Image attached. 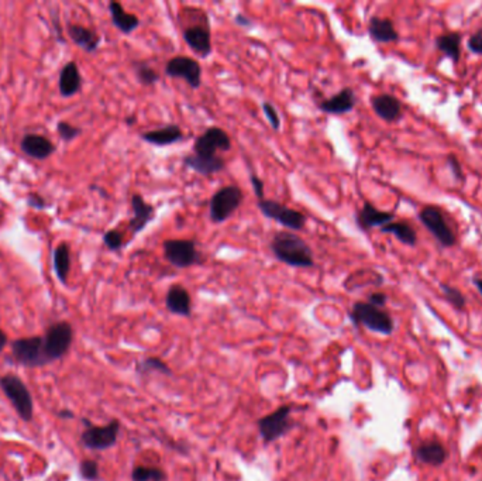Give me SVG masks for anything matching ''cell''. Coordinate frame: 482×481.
Masks as SVG:
<instances>
[{
    "label": "cell",
    "mask_w": 482,
    "mask_h": 481,
    "mask_svg": "<svg viewBox=\"0 0 482 481\" xmlns=\"http://www.w3.org/2000/svg\"><path fill=\"white\" fill-rule=\"evenodd\" d=\"M179 23H188L182 28V38L199 58L212 56V30L209 15L198 8H185L179 13Z\"/></svg>",
    "instance_id": "obj_1"
},
{
    "label": "cell",
    "mask_w": 482,
    "mask_h": 481,
    "mask_svg": "<svg viewBox=\"0 0 482 481\" xmlns=\"http://www.w3.org/2000/svg\"><path fill=\"white\" fill-rule=\"evenodd\" d=\"M269 249L275 259L294 268H312L315 267V257L312 247L306 240L297 233L289 230L276 231L269 243Z\"/></svg>",
    "instance_id": "obj_2"
},
{
    "label": "cell",
    "mask_w": 482,
    "mask_h": 481,
    "mask_svg": "<svg viewBox=\"0 0 482 481\" xmlns=\"http://www.w3.org/2000/svg\"><path fill=\"white\" fill-rule=\"evenodd\" d=\"M0 390L3 391L19 418L30 422L34 416V402L30 390L24 381L16 374H5L0 377Z\"/></svg>",
    "instance_id": "obj_3"
},
{
    "label": "cell",
    "mask_w": 482,
    "mask_h": 481,
    "mask_svg": "<svg viewBox=\"0 0 482 481\" xmlns=\"http://www.w3.org/2000/svg\"><path fill=\"white\" fill-rule=\"evenodd\" d=\"M244 192L237 185L219 188L209 204V218L213 223H224L243 205Z\"/></svg>",
    "instance_id": "obj_4"
},
{
    "label": "cell",
    "mask_w": 482,
    "mask_h": 481,
    "mask_svg": "<svg viewBox=\"0 0 482 481\" xmlns=\"http://www.w3.org/2000/svg\"><path fill=\"white\" fill-rule=\"evenodd\" d=\"M74 341L72 325L67 320L56 322L48 327L42 336L44 354L48 364L61 360L71 349Z\"/></svg>",
    "instance_id": "obj_5"
},
{
    "label": "cell",
    "mask_w": 482,
    "mask_h": 481,
    "mask_svg": "<svg viewBox=\"0 0 482 481\" xmlns=\"http://www.w3.org/2000/svg\"><path fill=\"white\" fill-rule=\"evenodd\" d=\"M350 319L356 326H365L376 333L391 334L394 330L391 315L369 302H356L350 311Z\"/></svg>",
    "instance_id": "obj_6"
},
{
    "label": "cell",
    "mask_w": 482,
    "mask_h": 481,
    "mask_svg": "<svg viewBox=\"0 0 482 481\" xmlns=\"http://www.w3.org/2000/svg\"><path fill=\"white\" fill-rule=\"evenodd\" d=\"M163 253L164 259L176 268H189L203 261L197 242L192 238H168L163 243Z\"/></svg>",
    "instance_id": "obj_7"
},
{
    "label": "cell",
    "mask_w": 482,
    "mask_h": 481,
    "mask_svg": "<svg viewBox=\"0 0 482 481\" xmlns=\"http://www.w3.org/2000/svg\"><path fill=\"white\" fill-rule=\"evenodd\" d=\"M85 423V430L81 435V443L90 450H106L116 445L120 422L117 419L110 421L106 426H94L86 418L82 419Z\"/></svg>",
    "instance_id": "obj_8"
},
{
    "label": "cell",
    "mask_w": 482,
    "mask_h": 481,
    "mask_svg": "<svg viewBox=\"0 0 482 481\" xmlns=\"http://www.w3.org/2000/svg\"><path fill=\"white\" fill-rule=\"evenodd\" d=\"M257 206L264 218L278 222L281 226L286 227L288 230L299 231V230H304L306 226L308 218L302 212L289 208L274 199L264 198L258 201Z\"/></svg>",
    "instance_id": "obj_9"
},
{
    "label": "cell",
    "mask_w": 482,
    "mask_h": 481,
    "mask_svg": "<svg viewBox=\"0 0 482 481\" xmlns=\"http://www.w3.org/2000/svg\"><path fill=\"white\" fill-rule=\"evenodd\" d=\"M291 405H282L272 414L258 419V430L264 443H272L286 435L294 427V421L291 419Z\"/></svg>",
    "instance_id": "obj_10"
},
{
    "label": "cell",
    "mask_w": 482,
    "mask_h": 481,
    "mask_svg": "<svg viewBox=\"0 0 482 481\" xmlns=\"http://www.w3.org/2000/svg\"><path fill=\"white\" fill-rule=\"evenodd\" d=\"M12 354L13 359L27 367H44L48 364L44 346H42V336H28V338H20L12 342Z\"/></svg>",
    "instance_id": "obj_11"
},
{
    "label": "cell",
    "mask_w": 482,
    "mask_h": 481,
    "mask_svg": "<svg viewBox=\"0 0 482 481\" xmlns=\"http://www.w3.org/2000/svg\"><path fill=\"white\" fill-rule=\"evenodd\" d=\"M165 74L172 79H182L194 90L199 89L202 85V67L199 61L190 57H172L165 65Z\"/></svg>",
    "instance_id": "obj_12"
},
{
    "label": "cell",
    "mask_w": 482,
    "mask_h": 481,
    "mask_svg": "<svg viewBox=\"0 0 482 481\" xmlns=\"http://www.w3.org/2000/svg\"><path fill=\"white\" fill-rule=\"evenodd\" d=\"M419 219L442 246L451 247L456 245V234L447 225L446 218L439 208L424 206L419 213Z\"/></svg>",
    "instance_id": "obj_13"
},
{
    "label": "cell",
    "mask_w": 482,
    "mask_h": 481,
    "mask_svg": "<svg viewBox=\"0 0 482 481\" xmlns=\"http://www.w3.org/2000/svg\"><path fill=\"white\" fill-rule=\"evenodd\" d=\"M231 149V138L227 131L220 127L206 129L194 142V154L201 157H215L220 152Z\"/></svg>",
    "instance_id": "obj_14"
},
{
    "label": "cell",
    "mask_w": 482,
    "mask_h": 481,
    "mask_svg": "<svg viewBox=\"0 0 482 481\" xmlns=\"http://www.w3.org/2000/svg\"><path fill=\"white\" fill-rule=\"evenodd\" d=\"M357 105V96L353 88H343L342 90L333 95L331 98L323 99L317 104V108L326 113L333 116H342L350 113Z\"/></svg>",
    "instance_id": "obj_15"
},
{
    "label": "cell",
    "mask_w": 482,
    "mask_h": 481,
    "mask_svg": "<svg viewBox=\"0 0 482 481\" xmlns=\"http://www.w3.org/2000/svg\"><path fill=\"white\" fill-rule=\"evenodd\" d=\"M20 150L27 157L42 161L51 157L56 153L57 147L48 137L37 133H28L20 141Z\"/></svg>",
    "instance_id": "obj_16"
},
{
    "label": "cell",
    "mask_w": 482,
    "mask_h": 481,
    "mask_svg": "<svg viewBox=\"0 0 482 481\" xmlns=\"http://www.w3.org/2000/svg\"><path fill=\"white\" fill-rule=\"evenodd\" d=\"M130 202L133 216L128 220V229L131 234L135 236L146 229L147 225L156 218V208L144 199V197L140 194H134Z\"/></svg>",
    "instance_id": "obj_17"
},
{
    "label": "cell",
    "mask_w": 482,
    "mask_h": 481,
    "mask_svg": "<svg viewBox=\"0 0 482 481\" xmlns=\"http://www.w3.org/2000/svg\"><path fill=\"white\" fill-rule=\"evenodd\" d=\"M394 220H395V215L392 212L379 211L369 202H365L356 216L357 226L364 231H368L375 227L381 229L382 226L388 225Z\"/></svg>",
    "instance_id": "obj_18"
},
{
    "label": "cell",
    "mask_w": 482,
    "mask_h": 481,
    "mask_svg": "<svg viewBox=\"0 0 482 481\" xmlns=\"http://www.w3.org/2000/svg\"><path fill=\"white\" fill-rule=\"evenodd\" d=\"M183 131L178 124H167L164 127L156 129V130H149L144 131L140 134V138L142 141H146L149 144H153V146L157 147H167V146H172V144H176L179 141L183 140Z\"/></svg>",
    "instance_id": "obj_19"
},
{
    "label": "cell",
    "mask_w": 482,
    "mask_h": 481,
    "mask_svg": "<svg viewBox=\"0 0 482 481\" xmlns=\"http://www.w3.org/2000/svg\"><path fill=\"white\" fill-rule=\"evenodd\" d=\"M374 113L382 120L392 123L402 116V104L390 93H381L371 99Z\"/></svg>",
    "instance_id": "obj_20"
},
{
    "label": "cell",
    "mask_w": 482,
    "mask_h": 481,
    "mask_svg": "<svg viewBox=\"0 0 482 481\" xmlns=\"http://www.w3.org/2000/svg\"><path fill=\"white\" fill-rule=\"evenodd\" d=\"M165 307L167 309L178 316H190L192 313V300L189 295V291L182 285H172L165 297Z\"/></svg>",
    "instance_id": "obj_21"
},
{
    "label": "cell",
    "mask_w": 482,
    "mask_h": 481,
    "mask_svg": "<svg viewBox=\"0 0 482 481\" xmlns=\"http://www.w3.org/2000/svg\"><path fill=\"white\" fill-rule=\"evenodd\" d=\"M68 35L75 45L82 48L83 51L93 54L99 50L101 35L92 28H88L81 24H68Z\"/></svg>",
    "instance_id": "obj_22"
},
{
    "label": "cell",
    "mask_w": 482,
    "mask_h": 481,
    "mask_svg": "<svg viewBox=\"0 0 482 481\" xmlns=\"http://www.w3.org/2000/svg\"><path fill=\"white\" fill-rule=\"evenodd\" d=\"M183 165L194 170L197 174L203 177H212L222 172L226 168V161L220 156L201 157L197 154H189L183 158Z\"/></svg>",
    "instance_id": "obj_23"
},
{
    "label": "cell",
    "mask_w": 482,
    "mask_h": 481,
    "mask_svg": "<svg viewBox=\"0 0 482 481\" xmlns=\"http://www.w3.org/2000/svg\"><path fill=\"white\" fill-rule=\"evenodd\" d=\"M58 88L64 98H72V96L79 93V90L82 89V75L76 63L69 61L63 67Z\"/></svg>",
    "instance_id": "obj_24"
},
{
    "label": "cell",
    "mask_w": 482,
    "mask_h": 481,
    "mask_svg": "<svg viewBox=\"0 0 482 481\" xmlns=\"http://www.w3.org/2000/svg\"><path fill=\"white\" fill-rule=\"evenodd\" d=\"M368 34L375 42H379V44L395 42L399 38V34L392 20L376 17V16L371 17L368 23Z\"/></svg>",
    "instance_id": "obj_25"
},
{
    "label": "cell",
    "mask_w": 482,
    "mask_h": 481,
    "mask_svg": "<svg viewBox=\"0 0 482 481\" xmlns=\"http://www.w3.org/2000/svg\"><path fill=\"white\" fill-rule=\"evenodd\" d=\"M109 13H110L113 26L124 35H130L133 31H135L140 27V19L133 13H127L123 5L119 2L109 3Z\"/></svg>",
    "instance_id": "obj_26"
},
{
    "label": "cell",
    "mask_w": 482,
    "mask_h": 481,
    "mask_svg": "<svg viewBox=\"0 0 482 481\" xmlns=\"http://www.w3.org/2000/svg\"><path fill=\"white\" fill-rule=\"evenodd\" d=\"M416 457H417V460H420L424 464L438 467L446 462L447 452L442 443H439L436 441H431V442L422 443L416 449Z\"/></svg>",
    "instance_id": "obj_27"
},
{
    "label": "cell",
    "mask_w": 482,
    "mask_h": 481,
    "mask_svg": "<svg viewBox=\"0 0 482 481\" xmlns=\"http://www.w3.org/2000/svg\"><path fill=\"white\" fill-rule=\"evenodd\" d=\"M53 263H54V272L60 282L67 284L69 272H71V247L68 243H60L53 253Z\"/></svg>",
    "instance_id": "obj_28"
},
{
    "label": "cell",
    "mask_w": 482,
    "mask_h": 481,
    "mask_svg": "<svg viewBox=\"0 0 482 481\" xmlns=\"http://www.w3.org/2000/svg\"><path fill=\"white\" fill-rule=\"evenodd\" d=\"M381 231L394 234L401 243L410 246V247H413L417 242L415 229L409 223H405V222H391L388 225L382 226Z\"/></svg>",
    "instance_id": "obj_29"
},
{
    "label": "cell",
    "mask_w": 482,
    "mask_h": 481,
    "mask_svg": "<svg viewBox=\"0 0 482 481\" xmlns=\"http://www.w3.org/2000/svg\"><path fill=\"white\" fill-rule=\"evenodd\" d=\"M460 44H461V35L458 33H447L436 38V47L438 50L444 53L447 57H450L453 61L460 60Z\"/></svg>",
    "instance_id": "obj_30"
},
{
    "label": "cell",
    "mask_w": 482,
    "mask_h": 481,
    "mask_svg": "<svg viewBox=\"0 0 482 481\" xmlns=\"http://www.w3.org/2000/svg\"><path fill=\"white\" fill-rule=\"evenodd\" d=\"M133 70L138 83H141L142 86H154L161 79V75L150 64L144 61H134Z\"/></svg>",
    "instance_id": "obj_31"
},
{
    "label": "cell",
    "mask_w": 482,
    "mask_h": 481,
    "mask_svg": "<svg viewBox=\"0 0 482 481\" xmlns=\"http://www.w3.org/2000/svg\"><path fill=\"white\" fill-rule=\"evenodd\" d=\"M167 474L163 468L135 466L131 471V481H165Z\"/></svg>",
    "instance_id": "obj_32"
},
{
    "label": "cell",
    "mask_w": 482,
    "mask_h": 481,
    "mask_svg": "<svg viewBox=\"0 0 482 481\" xmlns=\"http://www.w3.org/2000/svg\"><path fill=\"white\" fill-rule=\"evenodd\" d=\"M154 371L165 374V375L172 374V370L168 367V364L158 357L144 359L137 367V373H140V374H147V373H154Z\"/></svg>",
    "instance_id": "obj_33"
},
{
    "label": "cell",
    "mask_w": 482,
    "mask_h": 481,
    "mask_svg": "<svg viewBox=\"0 0 482 481\" xmlns=\"http://www.w3.org/2000/svg\"><path fill=\"white\" fill-rule=\"evenodd\" d=\"M79 474L86 481H98L101 477L98 462L90 460V459L82 460L79 463Z\"/></svg>",
    "instance_id": "obj_34"
},
{
    "label": "cell",
    "mask_w": 482,
    "mask_h": 481,
    "mask_svg": "<svg viewBox=\"0 0 482 481\" xmlns=\"http://www.w3.org/2000/svg\"><path fill=\"white\" fill-rule=\"evenodd\" d=\"M103 243L105 246L110 250V252H120L123 245H124V238H123V233L117 229H110L103 234Z\"/></svg>",
    "instance_id": "obj_35"
},
{
    "label": "cell",
    "mask_w": 482,
    "mask_h": 481,
    "mask_svg": "<svg viewBox=\"0 0 482 481\" xmlns=\"http://www.w3.org/2000/svg\"><path fill=\"white\" fill-rule=\"evenodd\" d=\"M442 290H443V294H444L446 300H447L456 309H464V308H465V298H464V295L461 294V291L457 290V288L450 286V285H446V284H442Z\"/></svg>",
    "instance_id": "obj_36"
},
{
    "label": "cell",
    "mask_w": 482,
    "mask_h": 481,
    "mask_svg": "<svg viewBox=\"0 0 482 481\" xmlns=\"http://www.w3.org/2000/svg\"><path fill=\"white\" fill-rule=\"evenodd\" d=\"M57 131H58L60 137L67 142L74 141L75 138H78L82 134V130L79 127H76V126H74L65 120H60L57 123Z\"/></svg>",
    "instance_id": "obj_37"
},
{
    "label": "cell",
    "mask_w": 482,
    "mask_h": 481,
    "mask_svg": "<svg viewBox=\"0 0 482 481\" xmlns=\"http://www.w3.org/2000/svg\"><path fill=\"white\" fill-rule=\"evenodd\" d=\"M261 108H263V112H264L267 120L269 122L271 127L274 130H279L281 129V116H279L276 108L269 102H264Z\"/></svg>",
    "instance_id": "obj_38"
},
{
    "label": "cell",
    "mask_w": 482,
    "mask_h": 481,
    "mask_svg": "<svg viewBox=\"0 0 482 481\" xmlns=\"http://www.w3.org/2000/svg\"><path fill=\"white\" fill-rule=\"evenodd\" d=\"M468 50L476 56L482 54V30L475 31L469 38H468Z\"/></svg>",
    "instance_id": "obj_39"
},
{
    "label": "cell",
    "mask_w": 482,
    "mask_h": 481,
    "mask_svg": "<svg viewBox=\"0 0 482 481\" xmlns=\"http://www.w3.org/2000/svg\"><path fill=\"white\" fill-rule=\"evenodd\" d=\"M27 205H28L30 208H34V209L41 211V209H45V208L48 206V202H47V199H45L42 195L35 194V192H33V194H30V195L27 197Z\"/></svg>",
    "instance_id": "obj_40"
},
{
    "label": "cell",
    "mask_w": 482,
    "mask_h": 481,
    "mask_svg": "<svg viewBox=\"0 0 482 481\" xmlns=\"http://www.w3.org/2000/svg\"><path fill=\"white\" fill-rule=\"evenodd\" d=\"M250 182H251V186L256 192L258 201L264 199V181L261 178H258L256 174H250Z\"/></svg>",
    "instance_id": "obj_41"
},
{
    "label": "cell",
    "mask_w": 482,
    "mask_h": 481,
    "mask_svg": "<svg viewBox=\"0 0 482 481\" xmlns=\"http://www.w3.org/2000/svg\"><path fill=\"white\" fill-rule=\"evenodd\" d=\"M388 301V297L385 295L383 293H374L368 297V302L374 307H378V308H383L385 304H387Z\"/></svg>",
    "instance_id": "obj_42"
},
{
    "label": "cell",
    "mask_w": 482,
    "mask_h": 481,
    "mask_svg": "<svg viewBox=\"0 0 482 481\" xmlns=\"http://www.w3.org/2000/svg\"><path fill=\"white\" fill-rule=\"evenodd\" d=\"M449 165H450V170L453 172V175L458 179V181H463L464 179V175H463V170H461V164L458 163V160L456 157H449Z\"/></svg>",
    "instance_id": "obj_43"
},
{
    "label": "cell",
    "mask_w": 482,
    "mask_h": 481,
    "mask_svg": "<svg viewBox=\"0 0 482 481\" xmlns=\"http://www.w3.org/2000/svg\"><path fill=\"white\" fill-rule=\"evenodd\" d=\"M234 23L237 26H241V27H251L253 26V20L250 17H247L244 13H237L234 16Z\"/></svg>",
    "instance_id": "obj_44"
},
{
    "label": "cell",
    "mask_w": 482,
    "mask_h": 481,
    "mask_svg": "<svg viewBox=\"0 0 482 481\" xmlns=\"http://www.w3.org/2000/svg\"><path fill=\"white\" fill-rule=\"evenodd\" d=\"M57 416L60 419H74L75 418V414L71 411V409H60L57 412Z\"/></svg>",
    "instance_id": "obj_45"
},
{
    "label": "cell",
    "mask_w": 482,
    "mask_h": 481,
    "mask_svg": "<svg viewBox=\"0 0 482 481\" xmlns=\"http://www.w3.org/2000/svg\"><path fill=\"white\" fill-rule=\"evenodd\" d=\"M8 342H9L8 334H6L2 329H0V354H2V352H3L5 348L8 346Z\"/></svg>",
    "instance_id": "obj_46"
},
{
    "label": "cell",
    "mask_w": 482,
    "mask_h": 481,
    "mask_svg": "<svg viewBox=\"0 0 482 481\" xmlns=\"http://www.w3.org/2000/svg\"><path fill=\"white\" fill-rule=\"evenodd\" d=\"M135 122H137V117H135V116H128V117L124 119V123H126L127 126H134Z\"/></svg>",
    "instance_id": "obj_47"
},
{
    "label": "cell",
    "mask_w": 482,
    "mask_h": 481,
    "mask_svg": "<svg viewBox=\"0 0 482 481\" xmlns=\"http://www.w3.org/2000/svg\"><path fill=\"white\" fill-rule=\"evenodd\" d=\"M474 284H475V286L478 288V291H479L481 295H482V278H475V279H474Z\"/></svg>",
    "instance_id": "obj_48"
}]
</instances>
